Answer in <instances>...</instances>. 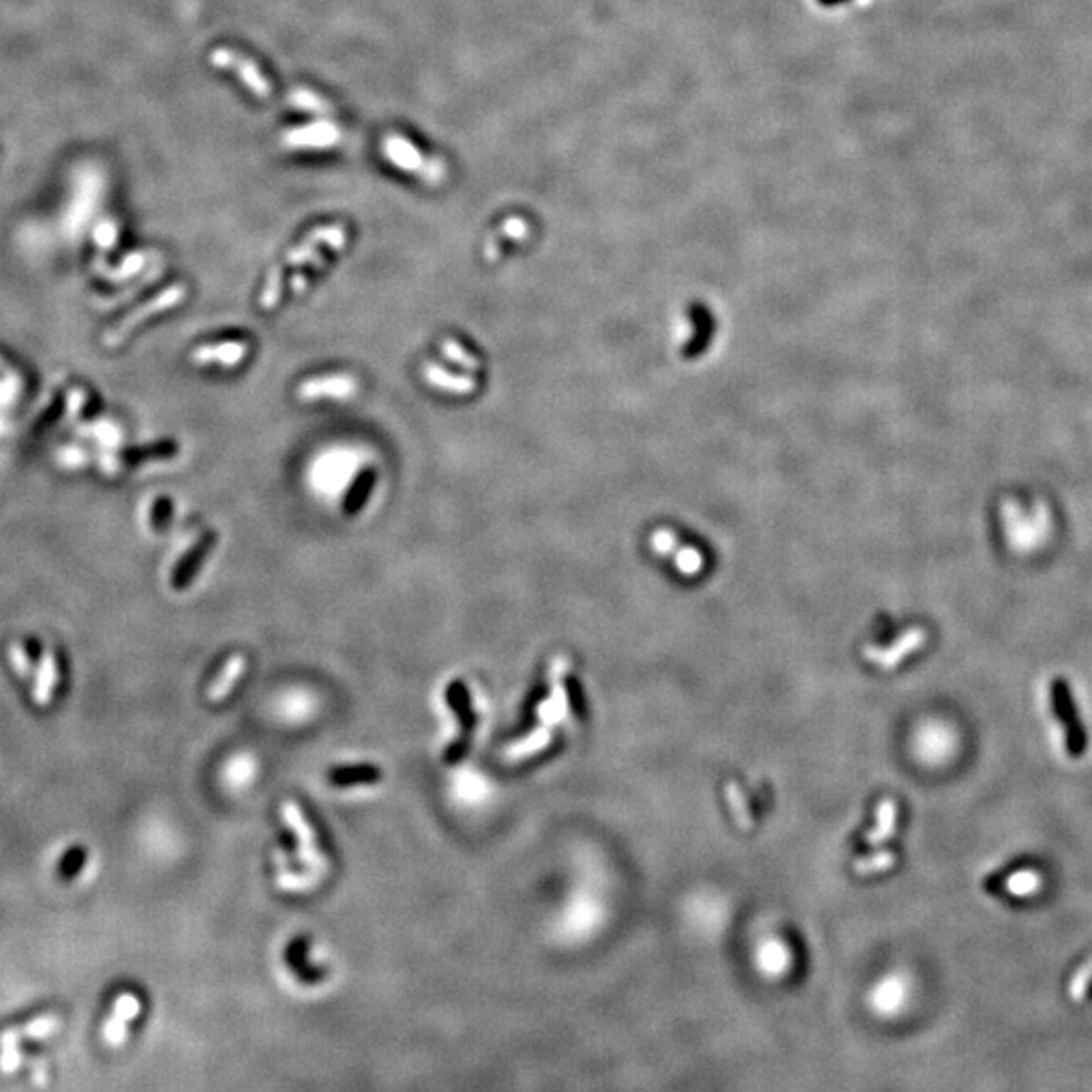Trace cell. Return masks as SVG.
Returning <instances> with one entry per match:
<instances>
[{
  "instance_id": "cell-1",
  "label": "cell",
  "mask_w": 1092,
  "mask_h": 1092,
  "mask_svg": "<svg viewBox=\"0 0 1092 1092\" xmlns=\"http://www.w3.org/2000/svg\"><path fill=\"white\" fill-rule=\"evenodd\" d=\"M380 150L393 166L409 174H417L421 180H425L429 184H439L445 177V166L441 164V160L427 158L417 146L399 136V134H387Z\"/></svg>"
},
{
  "instance_id": "cell-2",
  "label": "cell",
  "mask_w": 1092,
  "mask_h": 1092,
  "mask_svg": "<svg viewBox=\"0 0 1092 1092\" xmlns=\"http://www.w3.org/2000/svg\"><path fill=\"white\" fill-rule=\"evenodd\" d=\"M209 59H211V65L217 67V69L233 73V76H235L241 82V85H245L257 99H264V102L271 99L273 85L270 82V77L264 76L261 67L253 61V59L243 55V53L229 49V47H219V49H214Z\"/></svg>"
},
{
  "instance_id": "cell-3",
  "label": "cell",
  "mask_w": 1092,
  "mask_h": 1092,
  "mask_svg": "<svg viewBox=\"0 0 1092 1092\" xmlns=\"http://www.w3.org/2000/svg\"><path fill=\"white\" fill-rule=\"evenodd\" d=\"M348 140V134L332 122H316L287 130L281 136V144L290 150H330L338 148Z\"/></svg>"
},
{
  "instance_id": "cell-4",
  "label": "cell",
  "mask_w": 1092,
  "mask_h": 1092,
  "mask_svg": "<svg viewBox=\"0 0 1092 1092\" xmlns=\"http://www.w3.org/2000/svg\"><path fill=\"white\" fill-rule=\"evenodd\" d=\"M142 1011V1002L138 995L124 991L113 1000L110 1016L102 1026V1040L110 1048H122L128 1042V1028Z\"/></svg>"
},
{
  "instance_id": "cell-5",
  "label": "cell",
  "mask_w": 1092,
  "mask_h": 1092,
  "mask_svg": "<svg viewBox=\"0 0 1092 1092\" xmlns=\"http://www.w3.org/2000/svg\"><path fill=\"white\" fill-rule=\"evenodd\" d=\"M567 672H568V660L565 658L554 660L551 664V669H548L551 694H548L546 700H542L540 705L536 706V714H539L542 727L553 728L554 725H560V722L568 716V694L565 688Z\"/></svg>"
},
{
  "instance_id": "cell-6",
  "label": "cell",
  "mask_w": 1092,
  "mask_h": 1092,
  "mask_svg": "<svg viewBox=\"0 0 1092 1092\" xmlns=\"http://www.w3.org/2000/svg\"><path fill=\"white\" fill-rule=\"evenodd\" d=\"M326 245L330 251H340L346 245V229L343 225H324L314 229L301 243L287 253L286 267H304L318 256L320 247Z\"/></svg>"
},
{
  "instance_id": "cell-7",
  "label": "cell",
  "mask_w": 1092,
  "mask_h": 1092,
  "mask_svg": "<svg viewBox=\"0 0 1092 1092\" xmlns=\"http://www.w3.org/2000/svg\"><path fill=\"white\" fill-rule=\"evenodd\" d=\"M927 641V632L922 627H910L904 632L899 640L890 643L888 647H879V646H868L864 647V658L868 662H872L876 668L882 669H894L896 666H900V662L907 658V655L919 652V649L924 646Z\"/></svg>"
},
{
  "instance_id": "cell-8",
  "label": "cell",
  "mask_w": 1092,
  "mask_h": 1092,
  "mask_svg": "<svg viewBox=\"0 0 1092 1092\" xmlns=\"http://www.w3.org/2000/svg\"><path fill=\"white\" fill-rule=\"evenodd\" d=\"M184 298H186V287H184L183 284H177V286L169 287V290H164L163 293H160L158 298H154V300H150V301H148V304H144L142 307H140L138 312L130 314V316L126 318V320L122 322V324H119V326L116 328V330H112L110 334H107L104 343H105L107 346H118V344H122V343H124V338L128 336V334L134 330V328H136V326L140 324V322L146 320V318H150V316H154V314H160V312H164V310H170V307H174L177 304H180V301H183Z\"/></svg>"
},
{
  "instance_id": "cell-9",
  "label": "cell",
  "mask_w": 1092,
  "mask_h": 1092,
  "mask_svg": "<svg viewBox=\"0 0 1092 1092\" xmlns=\"http://www.w3.org/2000/svg\"><path fill=\"white\" fill-rule=\"evenodd\" d=\"M59 1028H61V1017L53 1014V1011H47V1014H41L26 1023H21V1026H12L0 1031V1048L21 1046V1042L29 1040H47V1038L57 1034Z\"/></svg>"
},
{
  "instance_id": "cell-10",
  "label": "cell",
  "mask_w": 1092,
  "mask_h": 1092,
  "mask_svg": "<svg viewBox=\"0 0 1092 1092\" xmlns=\"http://www.w3.org/2000/svg\"><path fill=\"white\" fill-rule=\"evenodd\" d=\"M358 393V380L348 374H334V377L307 379L298 387V399L318 401V399H351Z\"/></svg>"
},
{
  "instance_id": "cell-11",
  "label": "cell",
  "mask_w": 1092,
  "mask_h": 1092,
  "mask_svg": "<svg viewBox=\"0 0 1092 1092\" xmlns=\"http://www.w3.org/2000/svg\"><path fill=\"white\" fill-rule=\"evenodd\" d=\"M281 815H284V820L290 823V828L300 837L301 860H304L307 866L314 870V872H320V870L324 868V857H322L318 852V846H316V840H314V832H312L310 823H307L306 817L301 815L300 807L296 806V803L287 801L281 806Z\"/></svg>"
},
{
  "instance_id": "cell-12",
  "label": "cell",
  "mask_w": 1092,
  "mask_h": 1092,
  "mask_svg": "<svg viewBox=\"0 0 1092 1092\" xmlns=\"http://www.w3.org/2000/svg\"><path fill=\"white\" fill-rule=\"evenodd\" d=\"M57 684H59L57 658L51 649H45L41 660H39V664H37L35 682H33V702L41 708L49 706Z\"/></svg>"
},
{
  "instance_id": "cell-13",
  "label": "cell",
  "mask_w": 1092,
  "mask_h": 1092,
  "mask_svg": "<svg viewBox=\"0 0 1092 1092\" xmlns=\"http://www.w3.org/2000/svg\"><path fill=\"white\" fill-rule=\"evenodd\" d=\"M247 351L249 346L245 343H225V344H213V346H200L197 351L192 352L191 360L197 366H205V365H219V366H237L241 360L245 358Z\"/></svg>"
},
{
  "instance_id": "cell-14",
  "label": "cell",
  "mask_w": 1092,
  "mask_h": 1092,
  "mask_svg": "<svg viewBox=\"0 0 1092 1092\" xmlns=\"http://www.w3.org/2000/svg\"><path fill=\"white\" fill-rule=\"evenodd\" d=\"M756 963H759L765 975L781 977L792 967V953H789L787 944H783L779 939H769L761 944Z\"/></svg>"
},
{
  "instance_id": "cell-15",
  "label": "cell",
  "mask_w": 1092,
  "mask_h": 1092,
  "mask_svg": "<svg viewBox=\"0 0 1092 1092\" xmlns=\"http://www.w3.org/2000/svg\"><path fill=\"white\" fill-rule=\"evenodd\" d=\"M1054 702H1056V710L1058 716L1067 722V730H1068V748L1072 755H1081L1084 748V736L1081 733V727L1078 722H1074V714H1072V700L1068 694V688L1064 684L1062 680H1058L1054 684Z\"/></svg>"
},
{
  "instance_id": "cell-16",
  "label": "cell",
  "mask_w": 1092,
  "mask_h": 1092,
  "mask_svg": "<svg viewBox=\"0 0 1092 1092\" xmlns=\"http://www.w3.org/2000/svg\"><path fill=\"white\" fill-rule=\"evenodd\" d=\"M423 379L427 385H431L439 391L452 394H470L475 391V380L470 377H455L439 365H423Z\"/></svg>"
},
{
  "instance_id": "cell-17",
  "label": "cell",
  "mask_w": 1092,
  "mask_h": 1092,
  "mask_svg": "<svg viewBox=\"0 0 1092 1092\" xmlns=\"http://www.w3.org/2000/svg\"><path fill=\"white\" fill-rule=\"evenodd\" d=\"M328 779L334 785L338 787H351V785H366V783H379L383 779V771L374 765H348V767H336L328 773Z\"/></svg>"
},
{
  "instance_id": "cell-18",
  "label": "cell",
  "mask_w": 1092,
  "mask_h": 1092,
  "mask_svg": "<svg viewBox=\"0 0 1092 1092\" xmlns=\"http://www.w3.org/2000/svg\"><path fill=\"white\" fill-rule=\"evenodd\" d=\"M213 540L214 539H213L211 534L209 536H203V539H200L197 545L191 548V553H186V557L180 560V565L177 567V571H174V575H172V585L174 587L184 589L186 585H189L191 579L194 577V573H197L200 560H203L206 551H209V548H211Z\"/></svg>"
},
{
  "instance_id": "cell-19",
  "label": "cell",
  "mask_w": 1092,
  "mask_h": 1092,
  "mask_svg": "<svg viewBox=\"0 0 1092 1092\" xmlns=\"http://www.w3.org/2000/svg\"><path fill=\"white\" fill-rule=\"evenodd\" d=\"M284 102L293 107V110L316 113V116H328L334 110V105L328 102L324 96L307 90V87H293V90L284 98Z\"/></svg>"
},
{
  "instance_id": "cell-20",
  "label": "cell",
  "mask_w": 1092,
  "mask_h": 1092,
  "mask_svg": "<svg viewBox=\"0 0 1092 1092\" xmlns=\"http://www.w3.org/2000/svg\"><path fill=\"white\" fill-rule=\"evenodd\" d=\"M896 814H899V807H896L894 799H882L879 803V809H876V826L866 835V842L870 846H880L882 842H886L894 834Z\"/></svg>"
},
{
  "instance_id": "cell-21",
  "label": "cell",
  "mask_w": 1092,
  "mask_h": 1092,
  "mask_svg": "<svg viewBox=\"0 0 1092 1092\" xmlns=\"http://www.w3.org/2000/svg\"><path fill=\"white\" fill-rule=\"evenodd\" d=\"M447 702L453 708L455 716H458L461 727H464L466 733L461 734V739H467V733L474 728L475 725V714L472 710V702H470V694H467V688L461 684V682H452L450 688H447Z\"/></svg>"
},
{
  "instance_id": "cell-22",
  "label": "cell",
  "mask_w": 1092,
  "mask_h": 1092,
  "mask_svg": "<svg viewBox=\"0 0 1092 1092\" xmlns=\"http://www.w3.org/2000/svg\"><path fill=\"white\" fill-rule=\"evenodd\" d=\"M551 741H553L551 728L540 725L539 728L534 730L532 734H528L526 739L518 741V742H516V745H512L510 748H508L506 750V759L508 761H520V759H524V756H531V755L540 753V750H545L548 745H551Z\"/></svg>"
},
{
  "instance_id": "cell-23",
  "label": "cell",
  "mask_w": 1092,
  "mask_h": 1092,
  "mask_svg": "<svg viewBox=\"0 0 1092 1092\" xmlns=\"http://www.w3.org/2000/svg\"><path fill=\"white\" fill-rule=\"evenodd\" d=\"M725 797H727V803H728L730 814H733V820H734L736 826H739L742 832H748V829H753V826H755L753 815H750L747 797H745V793L741 792V787L736 785V783H733V781L727 783Z\"/></svg>"
},
{
  "instance_id": "cell-24",
  "label": "cell",
  "mask_w": 1092,
  "mask_h": 1092,
  "mask_svg": "<svg viewBox=\"0 0 1092 1092\" xmlns=\"http://www.w3.org/2000/svg\"><path fill=\"white\" fill-rule=\"evenodd\" d=\"M245 668V658L243 655H233V658L227 662V666L223 672L219 674V678L209 690V698L211 700H221L229 694V690L237 684L241 672Z\"/></svg>"
},
{
  "instance_id": "cell-25",
  "label": "cell",
  "mask_w": 1092,
  "mask_h": 1092,
  "mask_svg": "<svg viewBox=\"0 0 1092 1092\" xmlns=\"http://www.w3.org/2000/svg\"><path fill=\"white\" fill-rule=\"evenodd\" d=\"M904 1002V987L899 980H890L874 991L872 1003L880 1014H894Z\"/></svg>"
},
{
  "instance_id": "cell-26",
  "label": "cell",
  "mask_w": 1092,
  "mask_h": 1092,
  "mask_svg": "<svg viewBox=\"0 0 1092 1092\" xmlns=\"http://www.w3.org/2000/svg\"><path fill=\"white\" fill-rule=\"evenodd\" d=\"M1006 886V893L1014 894V896H1030L1036 894L1038 890L1042 886V876L1036 872V870H1017L1016 874H1011L1009 879L1003 882Z\"/></svg>"
},
{
  "instance_id": "cell-27",
  "label": "cell",
  "mask_w": 1092,
  "mask_h": 1092,
  "mask_svg": "<svg viewBox=\"0 0 1092 1092\" xmlns=\"http://www.w3.org/2000/svg\"><path fill=\"white\" fill-rule=\"evenodd\" d=\"M896 862V857L893 852H876L872 856L860 857V860L854 862V872L857 876H872L884 872V870L893 868Z\"/></svg>"
},
{
  "instance_id": "cell-28",
  "label": "cell",
  "mask_w": 1092,
  "mask_h": 1092,
  "mask_svg": "<svg viewBox=\"0 0 1092 1092\" xmlns=\"http://www.w3.org/2000/svg\"><path fill=\"white\" fill-rule=\"evenodd\" d=\"M1090 983H1092V957L1088 961H1084L1081 967L1076 969V973L1072 975L1070 986H1068L1070 1000L1074 1003H1081L1088 994Z\"/></svg>"
},
{
  "instance_id": "cell-29",
  "label": "cell",
  "mask_w": 1092,
  "mask_h": 1092,
  "mask_svg": "<svg viewBox=\"0 0 1092 1092\" xmlns=\"http://www.w3.org/2000/svg\"><path fill=\"white\" fill-rule=\"evenodd\" d=\"M441 351H444V354L452 360V363L464 366L466 371H478L480 368V360L475 358L474 354L467 352L459 343H455L453 338L441 340Z\"/></svg>"
},
{
  "instance_id": "cell-30",
  "label": "cell",
  "mask_w": 1092,
  "mask_h": 1092,
  "mask_svg": "<svg viewBox=\"0 0 1092 1092\" xmlns=\"http://www.w3.org/2000/svg\"><path fill=\"white\" fill-rule=\"evenodd\" d=\"M9 658H11L12 669H15V672L21 676V678H31V676H33V664H31L29 654L25 652V647L21 646V643H18V641H12L11 643V646H9Z\"/></svg>"
},
{
  "instance_id": "cell-31",
  "label": "cell",
  "mask_w": 1092,
  "mask_h": 1092,
  "mask_svg": "<svg viewBox=\"0 0 1092 1092\" xmlns=\"http://www.w3.org/2000/svg\"><path fill=\"white\" fill-rule=\"evenodd\" d=\"M23 1064L25 1054L21 1052V1046L0 1048V1072L3 1074H15V1072L21 1070Z\"/></svg>"
},
{
  "instance_id": "cell-32",
  "label": "cell",
  "mask_w": 1092,
  "mask_h": 1092,
  "mask_svg": "<svg viewBox=\"0 0 1092 1092\" xmlns=\"http://www.w3.org/2000/svg\"><path fill=\"white\" fill-rule=\"evenodd\" d=\"M326 264H328V256H326V253H318V256L310 261V265L306 264V265H307V270L300 271L298 276L293 278V281H292L293 292H296V293H301V292H304L306 287H307V281H310V278L314 276V273H318V271L322 270V267H324Z\"/></svg>"
},
{
  "instance_id": "cell-33",
  "label": "cell",
  "mask_w": 1092,
  "mask_h": 1092,
  "mask_svg": "<svg viewBox=\"0 0 1092 1092\" xmlns=\"http://www.w3.org/2000/svg\"><path fill=\"white\" fill-rule=\"evenodd\" d=\"M371 481H372V475L366 474L365 478L360 480L357 486H354L352 494L346 498V512H357L358 510V506L363 504L368 488H371Z\"/></svg>"
},
{
  "instance_id": "cell-34",
  "label": "cell",
  "mask_w": 1092,
  "mask_h": 1092,
  "mask_svg": "<svg viewBox=\"0 0 1092 1092\" xmlns=\"http://www.w3.org/2000/svg\"><path fill=\"white\" fill-rule=\"evenodd\" d=\"M318 879H320V872H314L310 876H287V874H281V876H278V884H279L281 888H287V890H301V888L312 886L314 882H318Z\"/></svg>"
},
{
  "instance_id": "cell-35",
  "label": "cell",
  "mask_w": 1092,
  "mask_h": 1092,
  "mask_svg": "<svg viewBox=\"0 0 1092 1092\" xmlns=\"http://www.w3.org/2000/svg\"><path fill=\"white\" fill-rule=\"evenodd\" d=\"M29 1064H31L33 1081H35L37 1087H45V1084H47V1064H45L43 1058H31Z\"/></svg>"
}]
</instances>
